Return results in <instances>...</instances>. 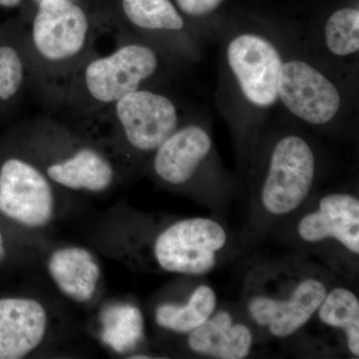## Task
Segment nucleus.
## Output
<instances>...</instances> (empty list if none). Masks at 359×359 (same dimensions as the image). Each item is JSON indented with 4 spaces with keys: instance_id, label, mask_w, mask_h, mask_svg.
Returning <instances> with one entry per match:
<instances>
[{
    "instance_id": "obj_5",
    "label": "nucleus",
    "mask_w": 359,
    "mask_h": 359,
    "mask_svg": "<svg viewBox=\"0 0 359 359\" xmlns=\"http://www.w3.org/2000/svg\"><path fill=\"white\" fill-rule=\"evenodd\" d=\"M160 66L157 52L144 43L131 42L85 66V91L99 105H114L132 92L141 89Z\"/></svg>"
},
{
    "instance_id": "obj_11",
    "label": "nucleus",
    "mask_w": 359,
    "mask_h": 359,
    "mask_svg": "<svg viewBox=\"0 0 359 359\" xmlns=\"http://www.w3.org/2000/svg\"><path fill=\"white\" fill-rule=\"evenodd\" d=\"M212 140L198 124L179 127L154 153L153 169L158 178L171 186L190 182L211 155Z\"/></svg>"
},
{
    "instance_id": "obj_23",
    "label": "nucleus",
    "mask_w": 359,
    "mask_h": 359,
    "mask_svg": "<svg viewBox=\"0 0 359 359\" xmlns=\"http://www.w3.org/2000/svg\"><path fill=\"white\" fill-rule=\"evenodd\" d=\"M21 0H0V6L6 7V8H13L18 6Z\"/></svg>"
},
{
    "instance_id": "obj_20",
    "label": "nucleus",
    "mask_w": 359,
    "mask_h": 359,
    "mask_svg": "<svg viewBox=\"0 0 359 359\" xmlns=\"http://www.w3.org/2000/svg\"><path fill=\"white\" fill-rule=\"evenodd\" d=\"M25 79V65L18 49L11 45L0 46V100L14 98Z\"/></svg>"
},
{
    "instance_id": "obj_4",
    "label": "nucleus",
    "mask_w": 359,
    "mask_h": 359,
    "mask_svg": "<svg viewBox=\"0 0 359 359\" xmlns=\"http://www.w3.org/2000/svg\"><path fill=\"white\" fill-rule=\"evenodd\" d=\"M90 39L83 9L70 0H41L32 21L30 40L39 62L56 68L82 55Z\"/></svg>"
},
{
    "instance_id": "obj_9",
    "label": "nucleus",
    "mask_w": 359,
    "mask_h": 359,
    "mask_svg": "<svg viewBox=\"0 0 359 359\" xmlns=\"http://www.w3.org/2000/svg\"><path fill=\"white\" fill-rule=\"evenodd\" d=\"M327 294L325 283L316 278L301 280L287 299L256 295L248 302L250 318L278 339L299 332L320 308Z\"/></svg>"
},
{
    "instance_id": "obj_3",
    "label": "nucleus",
    "mask_w": 359,
    "mask_h": 359,
    "mask_svg": "<svg viewBox=\"0 0 359 359\" xmlns=\"http://www.w3.org/2000/svg\"><path fill=\"white\" fill-rule=\"evenodd\" d=\"M228 235L209 218L180 219L161 231L154 243L158 266L169 273L203 276L216 266Z\"/></svg>"
},
{
    "instance_id": "obj_15",
    "label": "nucleus",
    "mask_w": 359,
    "mask_h": 359,
    "mask_svg": "<svg viewBox=\"0 0 359 359\" xmlns=\"http://www.w3.org/2000/svg\"><path fill=\"white\" fill-rule=\"evenodd\" d=\"M188 346L194 353L221 359L247 358L252 346V332L235 323L226 311L214 313L199 327L191 332Z\"/></svg>"
},
{
    "instance_id": "obj_19",
    "label": "nucleus",
    "mask_w": 359,
    "mask_h": 359,
    "mask_svg": "<svg viewBox=\"0 0 359 359\" xmlns=\"http://www.w3.org/2000/svg\"><path fill=\"white\" fill-rule=\"evenodd\" d=\"M327 50L339 58L351 57L359 50V11L344 7L328 18L323 32Z\"/></svg>"
},
{
    "instance_id": "obj_22",
    "label": "nucleus",
    "mask_w": 359,
    "mask_h": 359,
    "mask_svg": "<svg viewBox=\"0 0 359 359\" xmlns=\"http://www.w3.org/2000/svg\"><path fill=\"white\" fill-rule=\"evenodd\" d=\"M6 257V247H4V236H2L1 231H0V266L4 263Z\"/></svg>"
},
{
    "instance_id": "obj_17",
    "label": "nucleus",
    "mask_w": 359,
    "mask_h": 359,
    "mask_svg": "<svg viewBox=\"0 0 359 359\" xmlns=\"http://www.w3.org/2000/svg\"><path fill=\"white\" fill-rule=\"evenodd\" d=\"M323 325L344 332L349 353L359 356V301L351 290L337 287L327 292L318 309Z\"/></svg>"
},
{
    "instance_id": "obj_14",
    "label": "nucleus",
    "mask_w": 359,
    "mask_h": 359,
    "mask_svg": "<svg viewBox=\"0 0 359 359\" xmlns=\"http://www.w3.org/2000/svg\"><path fill=\"white\" fill-rule=\"evenodd\" d=\"M47 269L57 289L68 299L84 304L95 294L101 269L88 250L81 247L55 250L47 261Z\"/></svg>"
},
{
    "instance_id": "obj_21",
    "label": "nucleus",
    "mask_w": 359,
    "mask_h": 359,
    "mask_svg": "<svg viewBox=\"0 0 359 359\" xmlns=\"http://www.w3.org/2000/svg\"><path fill=\"white\" fill-rule=\"evenodd\" d=\"M223 0H176L182 13L194 18H201L216 11Z\"/></svg>"
},
{
    "instance_id": "obj_18",
    "label": "nucleus",
    "mask_w": 359,
    "mask_h": 359,
    "mask_svg": "<svg viewBox=\"0 0 359 359\" xmlns=\"http://www.w3.org/2000/svg\"><path fill=\"white\" fill-rule=\"evenodd\" d=\"M125 16L138 29L152 34L179 33L185 20L171 0H122Z\"/></svg>"
},
{
    "instance_id": "obj_1",
    "label": "nucleus",
    "mask_w": 359,
    "mask_h": 359,
    "mask_svg": "<svg viewBox=\"0 0 359 359\" xmlns=\"http://www.w3.org/2000/svg\"><path fill=\"white\" fill-rule=\"evenodd\" d=\"M316 175V158L311 144L299 135L278 139L271 149L262 181L259 199L271 216H285L308 199Z\"/></svg>"
},
{
    "instance_id": "obj_13",
    "label": "nucleus",
    "mask_w": 359,
    "mask_h": 359,
    "mask_svg": "<svg viewBox=\"0 0 359 359\" xmlns=\"http://www.w3.org/2000/svg\"><path fill=\"white\" fill-rule=\"evenodd\" d=\"M52 183L74 191L101 193L107 190L115 178L109 160L95 148L83 146L65 157L52 161L45 168Z\"/></svg>"
},
{
    "instance_id": "obj_7",
    "label": "nucleus",
    "mask_w": 359,
    "mask_h": 359,
    "mask_svg": "<svg viewBox=\"0 0 359 359\" xmlns=\"http://www.w3.org/2000/svg\"><path fill=\"white\" fill-rule=\"evenodd\" d=\"M52 182L36 165L9 158L0 167V212L27 228H43L55 212Z\"/></svg>"
},
{
    "instance_id": "obj_10",
    "label": "nucleus",
    "mask_w": 359,
    "mask_h": 359,
    "mask_svg": "<svg viewBox=\"0 0 359 359\" xmlns=\"http://www.w3.org/2000/svg\"><path fill=\"white\" fill-rule=\"evenodd\" d=\"M297 233L309 244L337 241L344 249L358 256V198L348 193L325 195L316 210L302 217L297 224Z\"/></svg>"
},
{
    "instance_id": "obj_12",
    "label": "nucleus",
    "mask_w": 359,
    "mask_h": 359,
    "mask_svg": "<svg viewBox=\"0 0 359 359\" xmlns=\"http://www.w3.org/2000/svg\"><path fill=\"white\" fill-rule=\"evenodd\" d=\"M48 314L43 304L27 297L0 299V359H20L43 341Z\"/></svg>"
},
{
    "instance_id": "obj_8",
    "label": "nucleus",
    "mask_w": 359,
    "mask_h": 359,
    "mask_svg": "<svg viewBox=\"0 0 359 359\" xmlns=\"http://www.w3.org/2000/svg\"><path fill=\"white\" fill-rule=\"evenodd\" d=\"M125 140L140 153H155L180 127L178 108L169 97L139 89L114 104Z\"/></svg>"
},
{
    "instance_id": "obj_16",
    "label": "nucleus",
    "mask_w": 359,
    "mask_h": 359,
    "mask_svg": "<svg viewBox=\"0 0 359 359\" xmlns=\"http://www.w3.org/2000/svg\"><path fill=\"white\" fill-rule=\"evenodd\" d=\"M217 306V297L209 285H201L194 290L186 304H161L155 311L156 323L177 334H190L205 323Z\"/></svg>"
},
{
    "instance_id": "obj_2",
    "label": "nucleus",
    "mask_w": 359,
    "mask_h": 359,
    "mask_svg": "<svg viewBox=\"0 0 359 359\" xmlns=\"http://www.w3.org/2000/svg\"><path fill=\"white\" fill-rule=\"evenodd\" d=\"M283 61L278 47L259 33H238L226 45V66L236 88L256 110H268L278 102Z\"/></svg>"
},
{
    "instance_id": "obj_6",
    "label": "nucleus",
    "mask_w": 359,
    "mask_h": 359,
    "mask_svg": "<svg viewBox=\"0 0 359 359\" xmlns=\"http://www.w3.org/2000/svg\"><path fill=\"white\" fill-rule=\"evenodd\" d=\"M278 98L290 114L311 126L334 121L344 103L337 85L318 66L299 58L283 61Z\"/></svg>"
}]
</instances>
